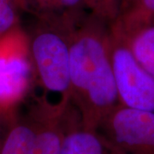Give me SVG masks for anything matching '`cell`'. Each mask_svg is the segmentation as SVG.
I'll use <instances>...</instances> for the list:
<instances>
[{
	"instance_id": "obj_7",
	"label": "cell",
	"mask_w": 154,
	"mask_h": 154,
	"mask_svg": "<svg viewBox=\"0 0 154 154\" xmlns=\"http://www.w3.org/2000/svg\"><path fill=\"white\" fill-rule=\"evenodd\" d=\"M33 108L38 116V126L29 154H60L67 131L79 119L76 112L57 115L42 108L35 102Z\"/></svg>"
},
{
	"instance_id": "obj_4",
	"label": "cell",
	"mask_w": 154,
	"mask_h": 154,
	"mask_svg": "<svg viewBox=\"0 0 154 154\" xmlns=\"http://www.w3.org/2000/svg\"><path fill=\"white\" fill-rule=\"evenodd\" d=\"M109 44L119 104L154 113V77L135 58L125 37L111 26Z\"/></svg>"
},
{
	"instance_id": "obj_13",
	"label": "cell",
	"mask_w": 154,
	"mask_h": 154,
	"mask_svg": "<svg viewBox=\"0 0 154 154\" xmlns=\"http://www.w3.org/2000/svg\"><path fill=\"white\" fill-rule=\"evenodd\" d=\"M93 14L112 23L120 13V0H89Z\"/></svg>"
},
{
	"instance_id": "obj_15",
	"label": "cell",
	"mask_w": 154,
	"mask_h": 154,
	"mask_svg": "<svg viewBox=\"0 0 154 154\" xmlns=\"http://www.w3.org/2000/svg\"><path fill=\"white\" fill-rule=\"evenodd\" d=\"M1 143H2V140H0V146H1Z\"/></svg>"
},
{
	"instance_id": "obj_10",
	"label": "cell",
	"mask_w": 154,
	"mask_h": 154,
	"mask_svg": "<svg viewBox=\"0 0 154 154\" xmlns=\"http://www.w3.org/2000/svg\"><path fill=\"white\" fill-rule=\"evenodd\" d=\"M154 23V0H135L128 9L121 13L112 28L123 34L134 32Z\"/></svg>"
},
{
	"instance_id": "obj_5",
	"label": "cell",
	"mask_w": 154,
	"mask_h": 154,
	"mask_svg": "<svg viewBox=\"0 0 154 154\" xmlns=\"http://www.w3.org/2000/svg\"><path fill=\"white\" fill-rule=\"evenodd\" d=\"M117 154H154V113L119 105L98 129Z\"/></svg>"
},
{
	"instance_id": "obj_3",
	"label": "cell",
	"mask_w": 154,
	"mask_h": 154,
	"mask_svg": "<svg viewBox=\"0 0 154 154\" xmlns=\"http://www.w3.org/2000/svg\"><path fill=\"white\" fill-rule=\"evenodd\" d=\"M34 84L29 36L19 26L0 36V118L14 121Z\"/></svg>"
},
{
	"instance_id": "obj_6",
	"label": "cell",
	"mask_w": 154,
	"mask_h": 154,
	"mask_svg": "<svg viewBox=\"0 0 154 154\" xmlns=\"http://www.w3.org/2000/svg\"><path fill=\"white\" fill-rule=\"evenodd\" d=\"M21 11L37 22L73 30L90 14L89 0H19Z\"/></svg>"
},
{
	"instance_id": "obj_12",
	"label": "cell",
	"mask_w": 154,
	"mask_h": 154,
	"mask_svg": "<svg viewBox=\"0 0 154 154\" xmlns=\"http://www.w3.org/2000/svg\"><path fill=\"white\" fill-rule=\"evenodd\" d=\"M19 0H0V36L20 25Z\"/></svg>"
},
{
	"instance_id": "obj_11",
	"label": "cell",
	"mask_w": 154,
	"mask_h": 154,
	"mask_svg": "<svg viewBox=\"0 0 154 154\" xmlns=\"http://www.w3.org/2000/svg\"><path fill=\"white\" fill-rule=\"evenodd\" d=\"M122 34L138 62L154 77V23L128 34Z\"/></svg>"
},
{
	"instance_id": "obj_2",
	"label": "cell",
	"mask_w": 154,
	"mask_h": 154,
	"mask_svg": "<svg viewBox=\"0 0 154 154\" xmlns=\"http://www.w3.org/2000/svg\"><path fill=\"white\" fill-rule=\"evenodd\" d=\"M56 25L37 22L28 33L35 75L34 101L50 111L66 115L73 110L69 82L70 33ZM33 88V89H34Z\"/></svg>"
},
{
	"instance_id": "obj_9",
	"label": "cell",
	"mask_w": 154,
	"mask_h": 154,
	"mask_svg": "<svg viewBox=\"0 0 154 154\" xmlns=\"http://www.w3.org/2000/svg\"><path fill=\"white\" fill-rule=\"evenodd\" d=\"M9 125L1 143L0 154H29L38 126V116L33 106L26 117L20 119L17 116Z\"/></svg>"
},
{
	"instance_id": "obj_14",
	"label": "cell",
	"mask_w": 154,
	"mask_h": 154,
	"mask_svg": "<svg viewBox=\"0 0 154 154\" xmlns=\"http://www.w3.org/2000/svg\"><path fill=\"white\" fill-rule=\"evenodd\" d=\"M134 1L135 0H120V13H119V15L123 11H126L127 9H128L132 5V4Z\"/></svg>"
},
{
	"instance_id": "obj_8",
	"label": "cell",
	"mask_w": 154,
	"mask_h": 154,
	"mask_svg": "<svg viewBox=\"0 0 154 154\" xmlns=\"http://www.w3.org/2000/svg\"><path fill=\"white\" fill-rule=\"evenodd\" d=\"M60 154H117L97 129L83 127L77 119L67 131Z\"/></svg>"
},
{
	"instance_id": "obj_1",
	"label": "cell",
	"mask_w": 154,
	"mask_h": 154,
	"mask_svg": "<svg viewBox=\"0 0 154 154\" xmlns=\"http://www.w3.org/2000/svg\"><path fill=\"white\" fill-rule=\"evenodd\" d=\"M110 23L90 14L70 33L71 105L83 127L98 129L119 104L110 54Z\"/></svg>"
}]
</instances>
